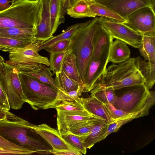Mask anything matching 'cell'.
<instances>
[{"mask_svg":"<svg viewBox=\"0 0 155 155\" xmlns=\"http://www.w3.org/2000/svg\"><path fill=\"white\" fill-rule=\"evenodd\" d=\"M36 40L35 38L16 39L0 37V50L9 52L15 49L27 46Z\"/></svg>","mask_w":155,"mask_h":155,"instance_id":"cell-29","label":"cell"},{"mask_svg":"<svg viewBox=\"0 0 155 155\" xmlns=\"http://www.w3.org/2000/svg\"><path fill=\"white\" fill-rule=\"evenodd\" d=\"M6 115L5 110L0 109V120L4 118Z\"/></svg>","mask_w":155,"mask_h":155,"instance_id":"cell-44","label":"cell"},{"mask_svg":"<svg viewBox=\"0 0 155 155\" xmlns=\"http://www.w3.org/2000/svg\"><path fill=\"white\" fill-rule=\"evenodd\" d=\"M16 154L27 155L26 153L23 151L8 150L0 149V154Z\"/></svg>","mask_w":155,"mask_h":155,"instance_id":"cell-43","label":"cell"},{"mask_svg":"<svg viewBox=\"0 0 155 155\" xmlns=\"http://www.w3.org/2000/svg\"><path fill=\"white\" fill-rule=\"evenodd\" d=\"M110 8L124 18L141 8H154L155 0H101L95 1Z\"/></svg>","mask_w":155,"mask_h":155,"instance_id":"cell-13","label":"cell"},{"mask_svg":"<svg viewBox=\"0 0 155 155\" xmlns=\"http://www.w3.org/2000/svg\"><path fill=\"white\" fill-rule=\"evenodd\" d=\"M128 89L117 97L112 104L116 109L128 113L137 112L143 109L155 96L144 84L128 87Z\"/></svg>","mask_w":155,"mask_h":155,"instance_id":"cell-7","label":"cell"},{"mask_svg":"<svg viewBox=\"0 0 155 155\" xmlns=\"http://www.w3.org/2000/svg\"><path fill=\"white\" fill-rule=\"evenodd\" d=\"M87 2V3H89L92 2H95L97 1L101 0H84Z\"/></svg>","mask_w":155,"mask_h":155,"instance_id":"cell-45","label":"cell"},{"mask_svg":"<svg viewBox=\"0 0 155 155\" xmlns=\"http://www.w3.org/2000/svg\"><path fill=\"white\" fill-rule=\"evenodd\" d=\"M0 120V135L9 141L41 155L52 154V147L34 129V124L5 110Z\"/></svg>","mask_w":155,"mask_h":155,"instance_id":"cell-1","label":"cell"},{"mask_svg":"<svg viewBox=\"0 0 155 155\" xmlns=\"http://www.w3.org/2000/svg\"><path fill=\"white\" fill-rule=\"evenodd\" d=\"M54 108L63 111H85L83 106L78 98L72 101H59Z\"/></svg>","mask_w":155,"mask_h":155,"instance_id":"cell-36","label":"cell"},{"mask_svg":"<svg viewBox=\"0 0 155 155\" xmlns=\"http://www.w3.org/2000/svg\"><path fill=\"white\" fill-rule=\"evenodd\" d=\"M78 99L89 112L105 121L108 124L112 123L104 103L91 96L85 98L78 97Z\"/></svg>","mask_w":155,"mask_h":155,"instance_id":"cell-17","label":"cell"},{"mask_svg":"<svg viewBox=\"0 0 155 155\" xmlns=\"http://www.w3.org/2000/svg\"><path fill=\"white\" fill-rule=\"evenodd\" d=\"M102 25L113 38L120 40L136 48L140 45L142 36L129 28L123 23L103 17H99Z\"/></svg>","mask_w":155,"mask_h":155,"instance_id":"cell-11","label":"cell"},{"mask_svg":"<svg viewBox=\"0 0 155 155\" xmlns=\"http://www.w3.org/2000/svg\"><path fill=\"white\" fill-rule=\"evenodd\" d=\"M144 83V79L136 67L134 58L108 66L101 77L98 84L118 90L122 88Z\"/></svg>","mask_w":155,"mask_h":155,"instance_id":"cell-5","label":"cell"},{"mask_svg":"<svg viewBox=\"0 0 155 155\" xmlns=\"http://www.w3.org/2000/svg\"><path fill=\"white\" fill-rule=\"evenodd\" d=\"M57 130L60 134L66 133L74 125L80 122L97 120H104L87 110L68 111L57 110Z\"/></svg>","mask_w":155,"mask_h":155,"instance_id":"cell-12","label":"cell"},{"mask_svg":"<svg viewBox=\"0 0 155 155\" xmlns=\"http://www.w3.org/2000/svg\"><path fill=\"white\" fill-rule=\"evenodd\" d=\"M62 71L70 78L79 82L81 79L79 73L75 55L71 53L68 54L63 61Z\"/></svg>","mask_w":155,"mask_h":155,"instance_id":"cell-28","label":"cell"},{"mask_svg":"<svg viewBox=\"0 0 155 155\" xmlns=\"http://www.w3.org/2000/svg\"><path fill=\"white\" fill-rule=\"evenodd\" d=\"M88 4L90 10L96 16H100L122 23L126 21L116 12L101 4L95 2Z\"/></svg>","mask_w":155,"mask_h":155,"instance_id":"cell-21","label":"cell"},{"mask_svg":"<svg viewBox=\"0 0 155 155\" xmlns=\"http://www.w3.org/2000/svg\"><path fill=\"white\" fill-rule=\"evenodd\" d=\"M41 4L36 26L35 38L44 41L53 37L50 26V0H40Z\"/></svg>","mask_w":155,"mask_h":155,"instance_id":"cell-15","label":"cell"},{"mask_svg":"<svg viewBox=\"0 0 155 155\" xmlns=\"http://www.w3.org/2000/svg\"><path fill=\"white\" fill-rule=\"evenodd\" d=\"M111 45L93 50L84 84L83 92H90L98 84L106 69Z\"/></svg>","mask_w":155,"mask_h":155,"instance_id":"cell-8","label":"cell"},{"mask_svg":"<svg viewBox=\"0 0 155 155\" xmlns=\"http://www.w3.org/2000/svg\"><path fill=\"white\" fill-rule=\"evenodd\" d=\"M130 51L127 44L124 42L116 39L111 45L108 62L119 63L129 58Z\"/></svg>","mask_w":155,"mask_h":155,"instance_id":"cell-20","label":"cell"},{"mask_svg":"<svg viewBox=\"0 0 155 155\" xmlns=\"http://www.w3.org/2000/svg\"><path fill=\"white\" fill-rule=\"evenodd\" d=\"M66 13L74 18L96 17L90 10L88 3L84 0H79L68 8Z\"/></svg>","mask_w":155,"mask_h":155,"instance_id":"cell-27","label":"cell"},{"mask_svg":"<svg viewBox=\"0 0 155 155\" xmlns=\"http://www.w3.org/2000/svg\"><path fill=\"white\" fill-rule=\"evenodd\" d=\"M19 71L31 75L45 83L49 84L58 90L49 68L42 64L41 67L17 64L14 66Z\"/></svg>","mask_w":155,"mask_h":155,"instance_id":"cell-16","label":"cell"},{"mask_svg":"<svg viewBox=\"0 0 155 155\" xmlns=\"http://www.w3.org/2000/svg\"><path fill=\"white\" fill-rule=\"evenodd\" d=\"M61 135L66 141L76 150L82 154H86L87 148L81 140L79 136L73 134L69 131Z\"/></svg>","mask_w":155,"mask_h":155,"instance_id":"cell-35","label":"cell"},{"mask_svg":"<svg viewBox=\"0 0 155 155\" xmlns=\"http://www.w3.org/2000/svg\"><path fill=\"white\" fill-rule=\"evenodd\" d=\"M62 2V7L64 5L67 0H61Z\"/></svg>","mask_w":155,"mask_h":155,"instance_id":"cell-46","label":"cell"},{"mask_svg":"<svg viewBox=\"0 0 155 155\" xmlns=\"http://www.w3.org/2000/svg\"><path fill=\"white\" fill-rule=\"evenodd\" d=\"M12 0H0V11H2L8 8L10 5L9 3Z\"/></svg>","mask_w":155,"mask_h":155,"instance_id":"cell-42","label":"cell"},{"mask_svg":"<svg viewBox=\"0 0 155 155\" xmlns=\"http://www.w3.org/2000/svg\"><path fill=\"white\" fill-rule=\"evenodd\" d=\"M99 17L82 23L71 37L69 47L76 57L78 71L84 84L87 71L92 57L93 39L99 25Z\"/></svg>","mask_w":155,"mask_h":155,"instance_id":"cell-2","label":"cell"},{"mask_svg":"<svg viewBox=\"0 0 155 155\" xmlns=\"http://www.w3.org/2000/svg\"><path fill=\"white\" fill-rule=\"evenodd\" d=\"M79 83L78 88L75 90L66 92L58 89L57 96V99L58 102L62 101H74L81 96L84 87L81 79L80 80Z\"/></svg>","mask_w":155,"mask_h":155,"instance_id":"cell-34","label":"cell"},{"mask_svg":"<svg viewBox=\"0 0 155 155\" xmlns=\"http://www.w3.org/2000/svg\"><path fill=\"white\" fill-rule=\"evenodd\" d=\"M79 0H67L62 7V14L63 15L66 13L67 9L74 5Z\"/></svg>","mask_w":155,"mask_h":155,"instance_id":"cell-41","label":"cell"},{"mask_svg":"<svg viewBox=\"0 0 155 155\" xmlns=\"http://www.w3.org/2000/svg\"><path fill=\"white\" fill-rule=\"evenodd\" d=\"M52 154L56 155H82V154L78 151L68 150H53Z\"/></svg>","mask_w":155,"mask_h":155,"instance_id":"cell-40","label":"cell"},{"mask_svg":"<svg viewBox=\"0 0 155 155\" xmlns=\"http://www.w3.org/2000/svg\"><path fill=\"white\" fill-rule=\"evenodd\" d=\"M18 76L26 102L34 110L54 108L58 102L57 90L49 84L19 71Z\"/></svg>","mask_w":155,"mask_h":155,"instance_id":"cell-4","label":"cell"},{"mask_svg":"<svg viewBox=\"0 0 155 155\" xmlns=\"http://www.w3.org/2000/svg\"><path fill=\"white\" fill-rule=\"evenodd\" d=\"M71 53L70 48L65 51L51 54L50 55L49 69L56 76H58L62 71V66L64 59L69 53Z\"/></svg>","mask_w":155,"mask_h":155,"instance_id":"cell-32","label":"cell"},{"mask_svg":"<svg viewBox=\"0 0 155 155\" xmlns=\"http://www.w3.org/2000/svg\"><path fill=\"white\" fill-rule=\"evenodd\" d=\"M111 118L112 123L117 121L133 118L134 119L147 115L151 105L147 104L142 110L137 112L128 113L116 108L110 103L104 104Z\"/></svg>","mask_w":155,"mask_h":155,"instance_id":"cell-19","label":"cell"},{"mask_svg":"<svg viewBox=\"0 0 155 155\" xmlns=\"http://www.w3.org/2000/svg\"><path fill=\"white\" fill-rule=\"evenodd\" d=\"M43 42L36 40L24 47L16 48L9 52V60L6 63L13 65L17 64L38 65L49 66V60L47 57L39 54L40 45Z\"/></svg>","mask_w":155,"mask_h":155,"instance_id":"cell-10","label":"cell"},{"mask_svg":"<svg viewBox=\"0 0 155 155\" xmlns=\"http://www.w3.org/2000/svg\"><path fill=\"white\" fill-rule=\"evenodd\" d=\"M10 6L0 11V27L36 30L40 0H12Z\"/></svg>","mask_w":155,"mask_h":155,"instance_id":"cell-3","label":"cell"},{"mask_svg":"<svg viewBox=\"0 0 155 155\" xmlns=\"http://www.w3.org/2000/svg\"><path fill=\"white\" fill-rule=\"evenodd\" d=\"M0 149L8 150L21 151L25 152L27 155L35 153L25 147L14 143L0 135Z\"/></svg>","mask_w":155,"mask_h":155,"instance_id":"cell-37","label":"cell"},{"mask_svg":"<svg viewBox=\"0 0 155 155\" xmlns=\"http://www.w3.org/2000/svg\"><path fill=\"white\" fill-rule=\"evenodd\" d=\"M123 23L141 35H155V14L154 8L146 6L131 13Z\"/></svg>","mask_w":155,"mask_h":155,"instance_id":"cell-9","label":"cell"},{"mask_svg":"<svg viewBox=\"0 0 155 155\" xmlns=\"http://www.w3.org/2000/svg\"><path fill=\"white\" fill-rule=\"evenodd\" d=\"M33 128L52 147L53 150H68L78 151L62 137L58 130L48 125L45 124L38 125L34 124Z\"/></svg>","mask_w":155,"mask_h":155,"instance_id":"cell-14","label":"cell"},{"mask_svg":"<svg viewBox=\"0 0 155 155\" xmlns=\"http://www.w3.org/2000/svg\"><path fill=\"white\" fill-rule=\"evenodd\" d=\"M100 120L83 121L74 125L69 131L74 134L81 136L89 133L101 121Z\"/></svg>","mask_w":155,"mask_h":155,"instance_id":"cell-33","label":"cell"},{"mask_svg":"<svg viewBox=\"0 0 155 155\" xmlns=\"http://www.w3.org/2000/svg\"><path fill=\"white\" fill-rule=\"evenodd\" d=\"M36 33V30L0 27V37L16 39L35 38V36Z\"/></svg>","mask_w":155,"mask_h":155,"instance_id":"cell-23","label":"cell"},{"mask_svg":"<svg viewBox=\"0 0 155 155\" xmlns=\"http://www.w3.org/2000/svg\"><path fill=\"white\" fill-rule=\"evenodd\" d=\"M62 5L61 0H50V26L52 35L56 31L59 26L64 22V16L62 14Z\"/></svg>","mask_w":155,"mask_h":155,"instance_id":"cell-22","label":"cell"},{"mask_svg":"<svg viewBox=\"0 0 155 155\" xmlns=\"http://www.w3.org/2000/svg\"><path fill=\"white\" fill-rule=\"evenodd\" d=\"M55 84L58 89L68 92L77 90L79 82L69 78L62 71L54 79Z\"/></svg>","mask_w":155,"mask_h":155,"instance_id":"cell-30","label":"cell"},{"mask_svg":"<svg viewBox=\"0 0 155 155\" xmlns=\"http://www.w3.org/2000/svg\"><path fill=\"white\" fill-rule=\"evenodd\" d=\"M91 96L104 104H112L117 97L115 90L101 84L97 85L90 91Z\"/></svg>","mask_w":155,"mask_h":155,"instance_id":"cell-26","label":"cell"},{"mask_svg":"<svg viewBox=\"0 0 155 155\" xmlns=\"http://www.w3.org/2000/svg\"><path fill=\"white\" fill-rule=\"evenodd\" d=\"M142 42L138 48L144 59L155 61V35H142Z\"/></svg>","mask_w":155,"mask_h":155,"instance_id":"cell-25","label":"cell"},{"mask_svg":"<svg viewBox=\"0 0 155 155\" xmlns=\"http://www.w3.org/2000/svg\"><path fill=\"white\" fill-rule=\"evenodd\" d=\"M10 108L7 95L0 83V109L9 111Z\"/></svg>","mask_w":155,"mask_h":155,"instance_id":"cell-39","label":"cell"},{"mask_svg":"<svg viewBox=\"0 0 155 155\" xmlns=\"http://www.w3.org/2000/svg\"><path fill=\"white\" fill-rule=\"evenodd\" d=\"M71 38L57 42L44 49L50 54L61 52L65 51L70 45Z\"/></svg>","mask_w":155,"mask_h":155,"instance_id":"cell-38","label":"cell"},{"mask_svg":"<svg viewBox=\"0 0 155 155\" xmlns=\"http://www.w3.org/2000/svg\"><path fill=\"white\" fill-rule=\"evenodd\" d=\"M82 23H78L70 26L59 35L53 36L44 41L40 45L39 48V51L48 47L57 42L70 38L75 30Z\"/></svg>","mask_w":155,"mask_h":155,"instance_id":"cell-31","label":"cell"},{"mask_svg":"<svg viewBox=\"0 0 155 155\" xmlns=\"http://www.w3.org/2000/svg\"><path fill=\"white\" fill-rule=\"evenodd\" d=\"M108 125L106 121L101 120L89 133L84 135L79 136L87 149H91L97 143V139Z\"/></svg>","mask_w":155,"mask_h":155,"instance_id":"cell-24","label":"cell"},{"mask_svg":"<svg viewBox=\"0 0 155 155\" xmlns=\"http://www.w3.org/2000/svg\"><path fill=\"white\" fill-rule=\"evenodd\" d=\"M0 83L8 97L10 108L18 110L26 102L18 76L14 66L5 62L0 55Z\"/></svg>","mask_w":155,"mask_h":155,"instance_id":"cell-6","label":"cell"},{"mask_svg":"<svg viewBox=\"0 0 155 155\" xmlns=\"http://www.w3.org/2000/svg\"><path fill=\"white\" fill-rule=\"evenodd\" d=\"M134 64L144 79V84L151 89L155 82V61L143 59L140 57L134 58Z\"/></svg>","mask_w":155,"mask_h":155,"instance_id":"cell-18","label":"cell"}]
</instances>
